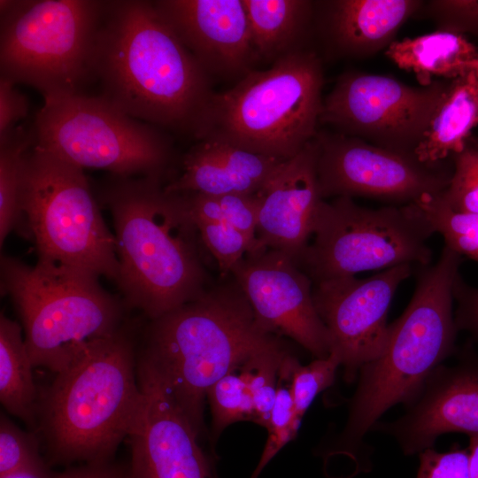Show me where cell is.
I'll return each mask as SVG.
<instances>
[{
	"label": "cell",
	"instance_id": "cell-1",
	"mask_svg": "<svg viewBox=\"0 0 478 478\" xmlns=\"http://www.w3.org/2000/svg\"><path fill=\"white\" fill-rule=\"evenodd\" d=\"M92 73L97 96L116 108L196 140L216 93L211 76L147 0L105 1Z\"/></svg>",
	"mask_w": 478,
	"mask_h": 478
},
{
	"label": "cell",
	"instance_id": "cell-2",
	"mask_svg": "<svg viewBox=\"0 0 478 478\" xmlns=\"http://www.w3.org/2000/svg\"><path fill=\"white\" fill-rule=\"evenodd\" d=\"M162 181L114 176L104 192L115 227L117 283L151 320L208 289L198 228L181 196Z\"/></svg>",
	"mask_w": 478,
	"mask_h": 478
},
{
	"label": "cell",
	"instance_id": "cell-3",
	"mask_svg": "<svg viewBox=\"0 0 478 478\" xmlns=\"http://www.w3.org/2000/svg\"><path fill=\"white\" fill-rule=\"evenodd\" d=\"M462 261L444 245L434 264L416 266L412 297L389 324L382 354L360 369L345 428L332 452L353 457L379 418L393 405L408 403L453 353L459 331L453 289Z\"/></svg>",
	"mask_w": 478,
	"mask_h": 478
},
{
	"label": "cell",
	"instance_id": "cell-4",
	"mask_svg": "<svg viewBox=\"0 0 478 478\" xmlns=\"http://www.w3.org/2000/svg\"><path fill=\"white\" fill-rule=\"evenodd\" d=\"M141 404L131 341L118 330L91 343L56 374L38 406L47 463L112 459Z\"/></svg>",
	"mask_w": 478,
	"mask_h": 478
},
{
	"label": "cell",
	"instance_id": "cell-5",
	"mask_svg": "<svg viewBox=\"0 0 478 478\" xmlns=\"http://www.w3.org/2000/svg\"><path fill=\"white\" fill-rule=\"evenodd\" d=\"M276 338L258 323L233 279L152 320L142 355L160 371L199 436L208 389Z\"/></svg>",
	"mask_w": 478,
	"mask_h": 478
},
{
	"label": "cell",
	"instance_id": "cell-6",
	"mask_svg": "<svg viewBox=\"0 0 478 478\" xmlns=\"http://www.w3.org/2000/svg\"><path fill=\"white\" fill-rule=\"evenodd\" d=\"M323 85L316 50L293 52L215 93L197 140L288 160L319 131Z\"/></svg>",
	"mask_w": 478,
	"mask_h": 478
},
{
	"label": "cell",
	"instance_id": "cell-7",
	"mask_svg": "<svg viewBox=\"0 0 478 478\" xmlns=\"http://www.w3.org/2000/svg\"><path fill=\"white\" fill-rule=\"evenodd\" d=\"M2 288L20 315L34 366L58 374L119 329L121 310L89 273L39 260L2 259Z\"/></svg>",
	"mask_w": 478,
	"mask_h": 478
},
{
	"label": "cell",
	"instance_id": "cell-8",
	"mask_svg": "<svg viewBox=\"0 0 478 478\" xmlns=\"http://www.w3.org/2000/svg\"><path fill=\"white\" fill-rule=\"evenodd\" d=\"M102 0H1L0 76L44 96L85 93L93 81Z\"/></svg>",
	"mask_w": 478,
	"mask_h": 478
},
{
	"label": "cell",
	"instance_id": "cell-9",
	"mask_svg": "<svg viewBox=\"0 0 478 478\" xmlns=\"http://www.w3.org/2000/svg\"><path fill=\"white\" fill-rule=\"evenodd\" d=\"M21 209L39 260L117 281L115 235L102 218L83 169L35 144L25 161Z\"/></svg>",
	"mask_w": 478,
	"mask_h": 478
},
{
	"label": "cell",
	"instance_id": "cell-10",
	"mask_svg": "<svg viewBox=\"0 0 478 478\" xmlns=\"http://www.w3.org/2000/svg\"><path fill=\"white\" fill-rule=\"evenodd\" d=\"M435 230L420 206H361L348 197L319 204L312 243L296 260L312 283L400 265L431 264Z\"/></svg>",
	"mask_w": 478,
	"mask_h": 478
},
{
	"label": "cell",
	"instance_id": "cell-11",
	"mask_svg": "<svg viewBox=\"0 0 478 478\" xmlns=\"http://www.w3.org/2000/svg\"><path fill=\"white\" fill-rule=\"evenodd\" d=\"M33 123L35 145L81 169L163 179L173 146L162 129L130 117L101 96H44Z\"/></svg>",
	"mask_w": 478,
	"mask_h": 478
},
{
	"label": "cell",
	"instance_id": "cell-12",
	"mask_svg": "<svg viewBox=\"0 0 478 478\" xmlns=\"http://www.w3.org/2000/svg\"><path fill=\"white\" fill-rule=\"evenodd\" d=\"M449 81L409 86L393 77L348 70L323 98L320 123L374 145L415 155ZM416 156V155H415Z\"/></svg>",
	"mask_w": 478,
	"mask_h": 478
},
{
	"label": "cell",
	"instance_id": "cell-13",
	"mask_svg": "<svg viewBox=\"0 0 478 478\" xmlns=\"http://www.w3.org/2000/svg\"><path fill=\"white\" fill-rule=\"evenodd\" d=\"M317 173L322 199L366 197L405 205L442 193L453 173L452 158L422 162L360 138L319 130Z\"/></svg>",
	"mask_w": 478,
	"mask_h": 478
},
{
	"label": "cell",
	"instance_id": "cell-14",
	"mask_svg": "<svg viewBox=\"0 0 478 478\" xmlns=\"http://www.w3.org/2000/svg\"><path fill=\"white\" fill-rule=\"evenodd\" d=\"M414 267L405 264L363 279L344 276L313 283V302L328 332L330 353L339 358L347 382L383 351L391 301Z\"/></svg>",
	"mask_w": 478,
	"mask_h": 478
},
{
	"label": "cell",
	"instance_id": "cell-15",
	"mask_svg": "<svg viewBox=\"0 0 478 478\" xmlns=\"http://www.w3.org/2000/svg\"><path fill=\"white\" fill-rule=\"evenodd\" d=\"M137 378L142 404L127 436L128 478H216L166 379L143 356L137 360Z\"/></svg>",
	"mask_w": 478,
	"mask_h": 478
},
{
	"label": "cell",
	"instance_id": "cell-16",
	"mask_svg": "<svg viewBox=\"0 0 478 478\" xmlns=\"http://www.w3.org/2000/svg\"><path fill=\"white\" fill-rule=\"evenodd\" d=\"M230 274L266 331L295 340L316 358L329 355V335L314 305L313 283L291 257L271 249L247 254Z\"/></svg>",
	"mask_w": 478,
	"mask_h": 478
},
{
	"label": "cell",
	"instance_id": "cell-17",
	"mask_svg": "<svg viewBox=\"0 0 478 478\" xmlns=\"http://www.w3.org/2000/svg\"><path fill=\"white\" fill-rule=\"evenodd\" d=\"M406 405L403 416L372 428L394 437L405 455L432 448L446 433L478 434V359L440 365Z\"/></svg>",
	"mask_w": 478,
	"mask_h": 478
},
{
	"label": "cell",
	"instance_id": "cell-18",
	"mask_svg": "<svg viewBox=\"0 0 478 478\" xmlns=\"http://www.w3.org/2000/svg\"><path fill=\"white\" fill-rule=\"evenodd\" d=\"M153 4L211 76L242 79L257 61L243 0H156Z\"/></svg>",
	"mask_w": 478,
	"mask_h": 478
},
{
	"label": "cell",
	"instance_id": "cell-19",
	"mask_svg": "<svg viewBox=\"0 0 478 478\" xmlns=\"http://www.w3.org/2000/svg\"><path fill=\"white\" fill-rule=\"evenodd\" d=\"M318 156L315 136L287 160L258 193L260 205L257 243L251 253L277 250L296 261L308 245L322 200L317 173Z\"/></svg>",
	"mask_w": 478,
	"mask_h": 478
},
{
	"label": "cell",
	"instance_id": "cell-20",
	"mask_svg": "<svg viewBox=\"0 0 478 478\" xmlns=\"http://www.w3.org/2000/svg\"><path fill=\"white\" fill-rule=\"evenodd\" d=\"M422 0L314 1L313 48L322 61L364 60L385 51Z\"/></svg>",
	"mask_w": 478,
	"mask_h": 478
},
{
	"label": "cell",
	"instance_id": "cell-21",
	"mask_svg": "<svg viewBox=\"0 0 478 478\" xmlns=\"http://www.w3.org/2000/svg\"><path fill=\"white\" fill-rule=\"evenodd\" d=\"M286 161L223 143L197 141L183 156L181 173L166 184L165 189L210 196L254 195Z\"/></svg>",
	"mask_w": 478,
	"mask_h": 478
},
{
	"label": "cell",
	"instance_id": "cell-22",
	"mask_svg": "<svg viewBox=\"0 0 478 478\" xmlns=\"http://www.w3.org/2000/svg\"><path fill=\"white\" fill-rule=\"evenodd\" d=\"M258 60L271 65L293 52L313 49L314 1L243 0Z\"/></svg>",
	"mask_w": 478,
	"mask_h": 478
},
{
	"label": "cell",
	"instance_id": "cell-23",
	"mask_svg": "<svg viewBox=\"0 0 478 478\" xmlns=\"http://www.w3.org/2000/svg\"><path fill=\"white\" fill-rule=\"evenodd\" d=\"M385 56L400 69L414 74L420 86L436 79L454 80L478 71V49L465 35L434 32L396 40Z\"/></svg>",
	"mask_w": 478,
	"mask_h": 478
},
{
	"label": "cell",
	"instance_id": "cell-24",
	"mask_svg": "<svg viewBox=\"0 0 478 478\" xmlns=\"http://www.w3.org/2000/svg\"><path fill=\"white\" fill-rule=\"evenodd\" d=\"M478 126V71L449 81L415 155L436 163L461 152Z\"/></svg>",
	"mask_w": 478,
	"mask_h": 478
},
{
	"label": "cell",
	"instance_id": "cell-25",
	"mask_svg": "<svg viewBox=\"0 0 478 478\" xmlns=\"http://www.w3.org/2000/svg\"><path fill=\"white\" fill-rule=\"evenodd\" d=\"M30 358L20 326L0 317V401L12 415L34 426L38 411Z\"/></svg>",
	"mask_w": 478,
	"mask_h": 478
},
{
	"label": "cell",
	"instance_id": "cell-26",
	"mask_svg": "<svg viewBox=\"0 0 478 478\" xmlns=\"http://www.w3.org/2000/svg\"><path fill=\"white\" fill-rule=\"evenodd\" d=\"M35 144L33 124L17 126L0 138V243L22 216L21 189L25 161Z\"/></svg>",
	"mask_w": 478,
	"mask_h": 478
},
{
	"label": "cell",
	"instance_id": "cell-27",
	"mask_svg": "<svg viewBox=\"0 0 478 478\" xmlns=\"http://www.w3.org/2000/svg\"><path fill=\"white\" fill-rule=\"evenodd\" d=\"M288 352L276 338L251 354L239 367L251 396L254 422L267 428L274 405L280 369Z\"/></svg>",
	"mask_w": 478,
	"mask_h": 478
},
{
	"label": "cell",
	"instance_id": "cell-28",
	"mask_svg": "<svg viewBox=\"0 0 478 478\" xmlns=\"http://www.w3.org/2000/svg\"><path fill=\"white\" fill-rule=\"evenodd\" d=\"M425 212L436 233L440 234L444 245L478 262V214L458 212L449 208L439 194L417 202Z\"/></svg>",
	"mask_w": 478,
	"mask_h": 478
},
{
	"label": "cell",
	"instance_id": "cell-29",
	"mask_svg": "<svg viewBox=\"0 0 478 478\" xmlns=\"http://www.w3.org/2000/svg\"><path fill=\"white\" fill-rule=\"evenodd\" d=\"M290 363L287 358L282 361L277 384L276 397L272 410L269 424L266 428L268 436L258 464L251 478H258L271 459L293 440L301 422L294 414L293 400L290 392Z\"/></svg>",
	"mask_w": 478,
	"mask_h": 478
},
{
	"label": "cell",
	"instance_id": "cell-30",
	"mask_svg": "<svg viewBox=\"0 0 478 478\" xmlns=\"http://www.w3.org/2000/svg\"><path fill=\"white\" fill-rule=\"evenodd\" d=\"M206 399L211 407L215 436L235 422L254 421L251 396L238 367L218 380L208 389Z\"/></svg>",
	"mask_w": 478,
	"mask_h": 478
},
{
	"label": "cell",
	"instance_id": "cell-31",
	"mask_svg": "<svg viewBox=\"0 0 478 478\" xmlns=\"http://www.w3.org/2000/svg\"><path fill=\"white\" fill-rule=\"evenodd\" d=\"M452 159L451 179L439 197L455 212L478 214V143L470 138Z\"/></svg>",
	"mask_w": 478,
	"mask_h": 478
},
{
	"label": "cell",
	"instance_id": "cell-32",
	"mask_svg": "<svg viewBox=\"0 0 478 478\" xmlns=\"http://www.w3.org/2000/svg\"><path fill=\"white\" fill-rule=\"evenodd\" d=\"M340 366V359L335 353L316 358L306 366L300 365L294 358L290 372V392L297 420L301 422L318 394L333 384Z\"/></svg>",
	"mask_w": 478,
	"mask_h": 478
},
{
	"label": "cell",
	"instance_id": "cell-33",
	"mask_svg": "<svg viewBox=\"0 0 478 478\" xmlns=\"http://www.w3.org/2000/svg\"><path fill=\"white\" fill-rule=\"evenodd\" d=\"M49 465L41 455L37 439L6 416L0 418V478L12 473Z\"/></svg>",
	"mask_w": 478,
	"mask_h": 478
},
{
	"label": "cell",
	"instance_id": "cell-34",
	"mask_svg": "<svg viewBox=\"0 0 478 478\" xmlns=\"http://www.w3.org/2000/svg\"><path fill=\"white\" fill-rule=\"evenodd\" d=\"M207 251L218 263L221 276L231 274L243 255L253 250V243L227 221L196 223Z\"/></svg>",
	"mask_w": 478,
	"mask_h": 478
},
{
	"label": "cell",
	"instance_id": "cell-35",
	"mask_svg": "<svg viewBox=\"0 0 478 478\" xmlns=\"http://www.w3.org/2000/svg\"><path fill=\"white\" fill-rule=\"evenodd\" d=\"M430 20L436 30L478 38V0H428L414 16Z\"/></svg>",
	"mask_w": 478,
	"mask_h": 478
},
{
	"label": "cell",
	"instance_id": "cell-36",
	"mask_svg": "<svg viewBox=\"0 0 478 478\" xmlns=\"http://www.w3.org/2000/svg\"><path fill=\"white\" fill-rule=\"evenodd\" d=\"M419 456L416 478H470L467 450L453 448L440 452L429 448Z\"/></svg>",
	"mask_w": 478,
	"mask_h": 478
},
{
	"label": "cell",
	"instance_id": "cell-37",
	"mask_svg": "<svg viewBox=\"0 0 478 478\" xmlns=\"http://www.w3.org/2000/svg\"><path fill=\"white\" fill-rule=\"evenodd\" d=\"M217 197L225 220L243 234L255 247L260 205L258 195L233 194Z\"/></svg>",
	"mask_w": 478,
	"mask_h": 478
},
{
	"label": "cell",
	"instance_id": "cell-38",
	"mask_svg": "<svg viewBox=\"0 0 478 478\" xmlns=\"http://www.w3.org/2000/svg\"><path fill=\"white\" fill-rule=\"evenodd\" d=\"M14 82L0 76V138L28 115L29 102Z\"/></svg>",
	"mask_w": 478,
	"mask_h": 478
},
{
	"label": "cell",
	"instance_id": "cell-39",
	"mask_svg": "<svg viewBox=\"0 0 478 478\" xmlns=\"http://www.w3.org/2000/svg\"><path fill=\"white\" fill-rule=\"evenodd\" d=\"M454 315L457 328L478 341V288L466 283L459 274L455 281Z\"/></svg>",
	"mask_w": 478,
	"mask_h": 478
},
{
	"label": "cell",
	"instance_id": "cell-40",
	"mask_svg": "<svg viewBox=\"0 0 478 478\" xmlns=\"http://www.w3.org/2000/svg\"><path fill=\"white\" fill-rule=\"evenodd\" d=\"M52 478H128V471L127 465L112 459L68 466L61 472H54Z\"/></svg>",
	"mask_w": 478,
	"mask_h": 478
},
{
	"label": "cell",
	"instance_id": "cell-41",
	"mask_svg": "<svg viewBox=\"0 0 478 478\" xmlns=\"http://www.w3.org/2000/svg\"><path fill=\"white\" fill-rule=\"evenodd\" d=\"M49 465L39 467L20 470L3 478H52L54 472Z\"/></svg>",
	"mask_w": 478,
	"mask_h": 478
},
{
	"label": "cell",
	"instance_id": "cell-42",
	"mask_svg": "<svg viewBox=\"0 0 478 478\" xmlns=\"http://www.w3.org/2000/svg\"><path fill=\"white\" fill-rule=\"evenodd\" d=\"M468 466L470 478H478V434L469 436Z\"/></svg>",
	"mask_w": 478,
	"mask_h": 478
}]
</instances>
